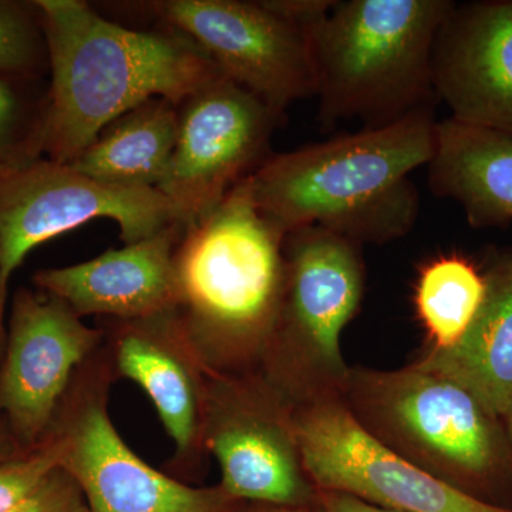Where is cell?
<instances>
[{"label":"cell","mask_w":512,"mask_h":512,"mask_svg":"<svg viewBox=\"0 0 512 512\" xmlns=\"http://www.w3.org/2000/svg\"><path fill=\"white\" fill-rule=\"evenodd\" d=\"M433 109L380 127L269 156L249 175L262 217L285 237L319 227L360 245L412 231L420 211L410 175L436 151Z\"/></svg>","instance_id":"1"},{"label":"cell","mask_w":512,"mask_h":512,"mask_svg":"<svg viewBox=\"0 0 512 512\" xmlns=\"http://www.w3.org/2000/svg\"><path fill=\"white\" fill-rule=\"evenodd\" d=\"M49 49L45 158L72 164L104 127L144 101L180 106L220 70L171 29L138 30L84 0H36Z\"/></svg>","instance_id":"2"},{"label":"cell","mask_w":512,"mask_h":512,"mask_svg":"<svg viewBox=\"0 0 512 512\" xmlns=\"http://www.w3.org/2000/svg\"><path fill=\"white\" fill-rule=\"evenodd\" d=\"M285 238L256 207L249 177L185 227L175 309L205 370H258L281 311Z\"/></svg>","instance_id":"3"},{"label":"cell","mask_w":512,"mask_h":512,"mask_svg":"<svg viewBox=\"0 0 512 512\" xmlns=\"http://www.w3.org/2000/svg\"><path fill=\"white\" fill-rule=\"evenodd\" d=\"M340 400L396 456L484 503L512 510V461L500 417L419 363L350 367Z\"/></svg>","instance_id":"4"},{"label":"cell","mask_w":512,"mask_h":512,"mask_svg":"<svg viewBox=\"0 0 512 512\" xmlns=\"http://www.w3.org/2000/svg\"><path fill=\"white\" fill-rule=\"evenodd\" d=\"M450 0H345L305 29L323 124L380 127L436 99L433 55Z\"/></svg>","instance_id":"5"},{"label":"cell","mask_w":512,"mask_h":512,"mask_svg":"<svg viewBox=\"0 0 512 512\" xmlns=\"http://www.w3.org/2000/svg\"><path fill=\"white\" fill-rule=\"evenodd\" d=\"M284 251L281 311L256 372L296 407L342 394L350 367L340 339L362 302L365 268L359 245L319 227L286 235Z\"/></svg>","instance_id":"6"},{"label":"cell","mask_w":512,"mask_h":512,"mask_svg":"<svg viewBox=\"0 0 512 512\" xmlns=\"http://www.w3.org/2000/svg\"><path fill=\"white\" fill-rule=\"evenodd\" d=\"M106 353L74 377L49 434L64 468L82 488L90 512H241L221 485L191 487L165 476L127 446L110 419L113 380Z\"/></svg>","instance_id":"7"},{"label":"cell","mask_w":512,"mask_h":512,"mask_svg":"<svg viewBox=\"0 0 512 512\" xmlns=\"http://www.w3.org/2000/svg\"><path fill=\"white\" fill-rule=\"evenodd\" d=\"M295 406L258 372L205 370L202 447L221 487L241 503L312 508L318 488L303 466Z\"/></svg>","instance_id":"8"},{"label":"cell","mask_w":512,"mask_h":512,"mask_svg":"<svg viewBox=\"0 0 512 512\" xmlns=\"http://www.w3.org/2000/svg\"><path fill=\"white\" fill-rule=\"evenodd\" d=\"M119 225L124 245L157 234L178 221L160 191L100 183L70 164L40 158L0 177V301L8 308L9 284L29 252L96 220Z\"/></svg>","instance_id":"9"},{"label":"cell","mask_w":512,"mask_h":512,"mask_svg":"<svg viewBox=\"0 0 512 512\" xmlns=\"http://www.w3.org/2000/svg\"><path fill=\"white\" fill-rule=\"evenodd\" d=\"M138 8L190 39L222 76L282 116L296 101L316 96L305 30L265 0H151Z\"/></svg>","instance_id":"10"},{"label":"cell","mask_w":512,"mask_h":512,"mask_svg":"<svg viewBox=\"0 0 512 512\" xmlns=\"http://www.w3.org/2000/svg\"><path fill=\"white\" fill-rule=\"evenodd\" d=\"M284 116L225 76L178 106L173 158L157 190L185 227L210 214L239 181L268 158Z\"/></svg>","instance_id":"11"},{"label":"cell","mask_w":512,"mask_h":512,"mask_svg":"<svg viewBox=\"0 0 512 512\" xmlns=\"http://www.w3.org/2000/svg\"><path fill=\"white\" fill-rule=\"evenodd\" d=\"M103 339V329L87 326L55 296L16 291L0 353V417L22 450L46 439L74 377Z\"/></svg>","instance_id":"12"},{"label":"cell","mask_w":512,"mask_h":512,"mask_svg":"<svg viewBox=\"0 0 512 512\" xmlns=\"http://www.w3.org/2000/svg\"><path fill=\"white\" fill-rule=\"evenodd\" d=\"M303 466L318 490L404 512H512L437 480L366 433L340 397L293 410Z\"/></svg>","instance_id":"13"},{"label":"cell","mask_w":512,"mask_h":512,"mask_svg":"<svg viewBox=\"0 0 512 512\" xmlns=\"http://www.w3.org/2000/svg\"><path fill=\"white\" fill-rule=\"evenodd\" d=\"M433 86L450 119L512 133V0L453 6L434 47Z\"/></svg>","instance_id":"14"},{"label":"cell","mask_w":512,"mask_h":512,"mask_svg":"<svg viewBox=\"0 0 512 512\" xmlns=\"http://www.w3.org/2000/svg\"><path fill=\"white\" fill-rule=\"evenodd\" d=\"M106 320L111 373L146 392L174 441L178 464L192 466L204 450L205 367L185 336L177 309L141 319Z\"/></svg>","instance_id":"15"},{"label":"cell","mask_w":512,"mask_h":512,"mask_svg":"<svg viewBox=\"0 0 512 512\" xmlns=\"http://www.w3.org/2000/svg\"><path fill=\"white\" fill-rule=\"evenodd\" d=\"M185 225L175 221L151 237L109 249L82 264L40 269L36 289L66 303L80 318H147L177 308L175 252Z\"/></svg>","instance_id":"16"},{"label":"cell","mask_w":512,"mask_h":512,"mask_svg":"<svg viewBox=\"0 0 512 512\" xmlns=\"http://www.w3.org/2000/svg\"><path fill=\"white\" fill-rule=\"evenodd\" d=\"M427 167L431 191L460 204L474 227L512 222V133L441 120Z\"/></svg>","instance_id":"17"},{"label":"cell","mask_w":512,"mask_h":512,"mask_svg":"<svg viewBox=\"0 0 512 512\" xmlns=\"http://www.w3.org/2000/svg\"><path fill=\"white\" fill-rule=\"evenodd\" d=\"M487 282V298L466 335L453 348H429L416 363L454 380L501 419L512 394L511 261L491 269Z\"/></svg>","instance_id":"18"},{"label":"cell","mask_w":512,"mask_h":512,"mask_svg":"<svg viewBox=\"0 0 512 512\" xmlns=\"http://www.w3.org/2000/svg\"><path fill=\"white\" fill-rule=\"evenodd\" d=\"M177 137L178 106L154 97L111 121L70 165L100 183L157 190L170 167Z\"/></svg>","instance_id":"19"},{"label":"cell","mask_w":512,"mask_h":512,"mask_svg":"<svg viewBox=\"0 0 512 512\" xmlns=\"http://www.w3.org/2000/svg\"><path fill=\"white\" fill-rule=\"evenodd\" d=\"M487 275L461 256H441L423 266L414 305L431 349H448L466 335L487 298Z\"/></svg>","instance_id":"20"},{"label":"cell","mask_w":512,"mask_h":512,"mask_svg":"<svg viewBox=\"0 0 512 512\" xmlns=\"http://www.w3.org/2000/svg\"><path fill=\"white\" fill-rule=\"evenodd\" d=\"M49 79L0 74V168L20 170L45 156Z\"/></svg>","instance_id":"21"},{"label":"cell","mask_w":512,"mask_h":512,"mask_svg":"<svg viewBox=\"0 0 512 512\" xmlns=\"http://www.w3.org/2000/svg\"><path fill=\"white\" fill-rule=\"evenodd\" d=\"M0 74L49 76V49L36 0H0Z\"/></svg>","instance_id":"22"},{"label":"cell","mask_w":512,"mask_h":512,"mask_svg":"<svg viewBox=\"0 0 512 512\" xmlns=\"http://www.w3.org/2000/svg\"><path fill=\"white\" fill-rule=\"evenodd\" d=\"M62 463L59 441L47 434L42 443L0 461V512L25 500Z\"/></svg>","instance_id":"23"},{"label":"cell","mask_w":512,"mask_h":512,"mask_svg":"<svg viewBox=\"0 0 512 512\" xmlns=\"http://www.w3.org/2000/svg\"><path fill=\"white\" fill-rule=\"evenodd\" d=\"M6 512H90L82 488L64 468H56L25 500Z\"/></svg>","instance_id":"24"},{"label":"cell","mask_w":512,"mask_h":512,"mask_svg":"<svg viewBox=\"0 0 512 512\" xmlns=\"http://www.w3.org/2000/svg\"><path fill=\"white\" fill-rule=\"evenodd\" d=\"M313 512H404L366 503L360 498L336 491L318 490Z\"/></svg>","instance_id":"25"},{"label":"cell","mask_w":512,"mask_h":512,"mask_svg":"<svg viewBox=\"0 0 512 512\" xmlns=\"http://www.w3.org/2000/svg\"><path fill=\"white\" fill-rule=\"evenodd\" d=\"M22 450L13 439L12 433L6 426L5 421L0 417V461L15 456L16 453Z\"/></svg>","instance_id":"26"},{"label":"cell","mask_w":512,"mask_h":512,"mask_svg":"<svg viewBox=\"0 0 512 512\" xmlns=\"http://www.w3.org/2000/svg\"><path fill=\"white\" fill-rule=\"evenodd\" d=\"M241 512H313L312 508L276 507V505L254 504Z\"/></svg>","instance_id":"27"},{"label":"cell","mask_w":512,"mask_h":512,"mask_svg":"<svg viewBox=\"0 0 512 512\" xmlns=\"http://www.w3.org/2000/svg\"><path fill=\"white\" fill-rule=\"evenodd\" d=\"M503 423L505 437H507L508 448H510V456L512 461V394L510 402H508L507 409L501 417Z\"/></svg>","instance_id":"28"},{"label":"cell","mask_w":512,"mask_h":512,"mask_svg":"<svg viewBox=\"0 0 512 512\" xmlns=\"http://www.w3.org/2000/svg\"><path fill=\"white\" fill-rule=\"evenodd\" d=\"M6 335V309L3 308L2 301H0V353H2L3 343H5Z\"/></svg>","instance_id":"29"},{"label":"cell","mask_w":512,"mask_h":512,"mask_svg":"<svg viewBox=\"0 0 512 512\" xmlns=\"http://www.w3.org/2000/svg\"><path fill=\"white\" fill-rule=\"evenodd\" d=\"M10 171H15V170H6V168H0V177H2V175L10 173Z\"/></svg>","instance_id":"30"},{"label":"cell","mask_w":512,"mask_h":512,"mask_svg":"<svg viewBox=\"0 0 512 512\" xmlns=\"http://www.w3.org/2000/svg\"><path fill=\"white\" fill-rule=\"evenodd\" d=\"M511 266H512V262H511Z\"/></svg>","instance_id":"31"},{"label":"cell","mask_w":512,"mask_h":512,"mask_svg":"<svg viewBox=\"0 0 512 512\" xmlns=\"http://www.w3.org/2000/svg\"><path fill=\"white\" fill-rule=\"evenodd\" d=\"M512 262V261H511Z\"/></svg>","instance_id":"32"}]
</instances>
